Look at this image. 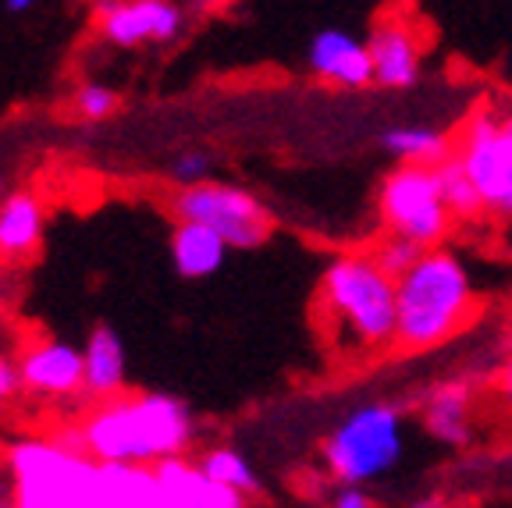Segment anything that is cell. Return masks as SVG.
<instances>
[{"instance_id": "1", "label": "cell", "mask_w": 512, "mask_h": 508, "mask_svg": "<svg viewBox=\"0 0 512 508\" xmlns=\"http://www.w3.org/2000/svg\"><path fill=\"white\" fill-rule=\"evenodd\" d=\"M320 317L331 345L349 356L399 349V292L395 274L377 253H345L320 274Z\"/></svg>"}, {"instance_id": "2", "label": "cell", "mask_w": 512, "mask_h": 508, "mask_svg": "<svg viewBox=\"0 0 512 508\" xmlns=\"http://www.w3.org/2000/svg\"><path fill=\"white\" fill-rule=\"evenodd\" d=\"M399 292V349L431 352L473 324L477 288L452 249L431 246L395 278Z\"/></svg>"}, {"instance_id": "3", "label": "cell", "mask_w": 512, "mask_h": 508, "mask_svg": "<svg viewBox=\"0 0 512 508\" xmlns=\"http://www.w3.org/2000/svg\"><path fill=\"white\" fill-rule=\"evenodd\" d=\"M89 455L100 462H153L185 455L192 445V416L171 395L111 398L86 416Z\"/></svg>"}, {"instance_id": "4", "label": "cell", "mask_w": 512, "mask_h": 508, "mask_svg": "<svg viewBox=\"0 0 512 508\" xmlns=\"http://www.w3.org/2000/svg\"><path fill=\"white\" fill-rule=\"evenodd\" d=\"M406 455V416L392 402H363L324 437L320 459L335 484H377Z\"/></svg>"}, {"instance_id": "5", "label": "cell", "mask_w": 512, "mask_h": 508, "mask_svg": "<svg viewBox=\"0 0 512 508\" xmlns=\"http://www.w3.org/2000/svg\"><path fill=\"white\" fill-rule=\"evenodd\" d=\"M11 505L100 508V462L64 452L54 437H25L8 452Z\"/></svg>"}, {"instance_id": "6", "label": "cell", "mask_w": 512, "mask_h": 508, "mask_svg": "<svg viewBox=\"0 0 512 508\" xmlns=\"http://www.w3.org/2000/svg\"><path fill=\"white\" fill-rule=\"evenodd\" d=\"M377 217L384 231L406 235L427 249L441 246L456 221L441 189L438 167L431 164H399L392 175H384L377 189Z\"/></svg>"}, {"instance_id": "7", "label": "cell", "mask_w": 512, "mask_h": 508, "mask_svg": "<svg viewBox=\"0 0 512 508\" xmlns=\"http://www.w3.org/2000/svg\"><path fill=\"white\" fill-rule=\"evenodd\" d=\"M171 214L178 221L207 224L221 235L232 249H256L271 239V210L239 185L224 182H192L182 185L171 199Z\"/></svg>"}, {"instance_id": "8", "label": "cell", "mask_w": 512, "mask_h": 508, "mask_svg": "<svg viewBox=\"0 0 512 508\" xmlns=\"http://www.w3.org/2000/svg\"><path fill=\"white\" fill-rule=\"evenodd\" d=\"M452 153L477 185L484 210L495 217H512V139L505 132V121L488 107L473 111Z\"/></svg>"}, {"instance_id": "9", "label": "cell", "mask_w": 512, "mask_h": 508, "mask_svg": "<svg viewBox=\"0 0 512 508\" xmlns=\"http://www.w3.org/2000/svg\"><path fill=\"white\" fill-rule=\"evenodd\" d=\"M104 40L118 47L168 43L182 32V8L175 0H96Z\"/></svg>"}, {"instance_id": "10", "label": "cell", "mask_w": 512, "mask_h": 508, "mask_svg": "<svg viewBox=\"0 0 512 508\" xmlns=\"http://www.w3.org/2000/svg\"><path fill=\"white\" fill-rule=\"evenodd\" d=\"M370 57H374V86L381 89H413L424 72V40L420 29L406 15H388L370 29L367 36Z\"/></svg>"}, {"instance_id": "11", "label": "cell", "mask_w": 512, "mask_h": 508, "mask_svg": "<svg viewBox=\"0 0 512 508\" xmlns=\"http://www.w3.org/2000/svg\"><path fill=\"white\" fill-rule=\"evenodd\" d=\"M306 68L338 89L374 86V57L363 40L345 29H320L306 47Z\"/></svg>"}, {"instance_id": "12", "label": "cell", "mask_w": 512, "mask_h": 508, "mask_svg": "<svg viewBox=\"0 0 512 508\" xmlns=\"http://www.w3.org/2000/svg\"><path fill=\"white\" fill-rule=\"evenodd\" d=\"M160 484V505L164 508H242L246 494L217 484L200 462H189L185 455L153 462Z\"/></svg>"}, {"instance_id": "13", "label": "cell", "mask_w": 512, "mask_h": 508, "mask_svg": "<svg viewBox=\"0 0 512 508\" xmlns=\"http://www.w3.org/2000/svg\"><path fill=\"white\" fill-rule=\"evenodd\" d=\"M473 384L466 377L438 381L420 398V427L427 437L441 441L448 448H463L473 441Z\"/></svg>"}, {"instance_id": "14", "label": "cell", "mask_w": 512, "mask_h": 508, "mask_svg": "<svg viewBox=\"0 0 512 508\" xmlns=\"http://www.w3.org/2000/svg\"><path fill=\"white\" fill-rule=\"evenodd\" d=\"M18 370H22L25 388L40 395H72L86 377V356L64 342H43L40 349L25 352Z\"/></svg>"}, {"instance_id": "15", "label": "cell", "mask_w": 512, "mask_h": 508, "mask_svg": "<svg viewBox=\"0 0 512 508\" xmlns=\"http://www.w3.org/2000/svg\"><path fill=\"white\" fill-rule=\"evenodd\" d=\"M228 242L217 235L214 228L196 221H178L175 235H171V260L182 278H210L224 267L228 260Z\"/></svg>"}, {"instance_id": "16", "label": "cell", "mask_w": 512, "mask_h": 508, "mask_svg": "<svg viewBox=\"0 0 512 508\" xmlns=\"http://www.w3.org/2000/svg\"><path fill=\"white\" fill-rule=\"evenodd\" d=\"M86 377H82V391L93 398H114L125 384V345H121L118 331L111 327H96L86 338Z\"/></svg>"}, {"instance_id": "17", "label": "cell", "mask_w": 512, "mask_h": 508, "mask_svg": "<svg viewBox=\"0 0 512 508\" xmlns=\"http://www.w3.org/2000/svg\"><path fill=\"white\" fill-rule=\"evenodd\" d=\"M43 207L32 192H15L0 203V253L25 256L40 246Z\"/></svg>"}, {"instance_id": "18", "label": "cell", "mask_w": 512, "mask_h": 508, "mask_svg": "<svg viewBox=\"0 0 512 508\" xmlns=\"http://www.w3.org/2000/svg\"><path fill=\"white\" fill-rule=\"evenodd\" d=\"M452 135L434 125H392L381 132V150L399 164H441L452 153Z\"/></svg>"}, {"instance_id": "19", "label": "cell", "mask_w": 512, "mask_h": 508, "mask_svg": "<svg viewBox=\"0 0 512 508\" xmlns=\"http://www.w3.org/2000/svg\"><path fill=\"white\" fill-rule=\"evenodd\" d=\"M200 466L207 469L217 484H224V487H232V491L246 494L249 501L264 494V480H260V473H256V469L249 466L246 455L235 452V448H210V452H203Z\"/></svg>"}, {"instance_id": "20", "label": "cell", "mask_w": 512, "mask_h": 508, "mask_svg": "<svg viewBox=\"0 0 512 508\" xmlns=\"http://www.w3.org/2000/svg\"><path fill=\"white\" fill-rule=\"evenodd\" d=\"M452 150H456V146H452ZM434 167H438L441 189H445V199H448V207H452V214H456V221H477L480 214H488L477 185H473L470 175L459 167L456 153H448V157Z\"/></svg>"}, {"instance_id": "21", "label": "cell", "mask_w": 512, "mask_h": 508, "mask_svg": "<svg viewBox=\"0 0 512 508\" xmlns=\"http://www.w3.org/2000/svg\"><path fill=\"white\" fill-rule=\"evenodd\" d=\"M424 249L427 246H420V242L406 239V235H392V231H384L381 246H377L374 253H377V260H381L384 267H388L395 274V278H399L402 270L413 267V263L420 260V256H424Z\"/></svg>"}, {"instance_id": "22", "label": "cell", "mask_w": 512, "mask_h": 508, "mask_svg": "<svg viewBox=\"0 0 512 508\" xmlns=\"http://www.w3.org/2000/svg\"><path fill=\"white\" fill-rule=\"evenodd\" d=\"M75 111L86 121H104L118 111V93L100 86V82H89V86H82L79 96H75Z\"/></svg>"}, {"instance_id": "23", "label": "cell", "mask_w": 512, "mask_h": 508, "mask_svg": "<svg viewBox=\"0 0 512 508\" xmlns=\"http://www.w3.org/2000/svg\"><path fill=\"white\" fill-rule=\"evenodd\" d=\"M210 175V153L207 150H185L171 160V178L178 185H192V182H203Z\"/></svg>"}, {"instance_id": "24", "label": "cell", "mask_w": 512, "mask_h": 508, "mask_svg": "<svg viewBox=\"0 0 512 508\" xmlns=\"http://www.w3.org/2000/svg\"><path fill=\"white\" fill-rule=\"evenodd\" d=\"M335 508H370L374 505V498H370V491L363 484H335Z\"/></svg>"}, {"instance_id": "25", "label": "cell", "mask_w": 512, "mask_h": 508, "mask_svg": "<svg viewBox=\"0 0 512 508\" xmlns=\"http://www.w3.org/2000/svg\"><path fill=\"white\" fill-rule=\"evenodd\" d=\"M18 388H22V370L8 356H0V402H8Z\"/></svg>"}, {"instance_id": "26", "label": "cell", "mask_w": 512, "mask_h": 508, "mask_svg": "<svg viewBox=\"0 0 512 508\" xmlns=\"http://www.w3.org/2000/svg\"><path fill=\"white\" fill-rule=\"evenodd\" d=\"M54 441L64 448V452L89 455V445H86V430H82V427H61V430H54Z\"/></svg>"}, {"instance_id": "27", "label": "cell", "mask_w": 512, "mask_h": 508, "mask_svg": "<svg viewBox=\"0 0 512 508\" xmlns=\"http://www.w3.org/2000/svg\"><path fill=\"white\" fill-rule=\"evenodd\" d=\"M498 398H502V405L512 413V349L509 359L502 363V370H498Z\"/></svg>"}, {"instance_id": "28", "label": "cell", "mask_w": 512, "mask_h": 508, "mask_svg": "<svg viewBox=\"0 0 512 508\" xmlns=\"http://www.w3.org/2000/svg\"><path fill=\"white\" fill-rule=\"evenodd\" d=\"M40 4L43 0H4V11H8V15H29V11H36Z\"/></svg>"}, {"instance_id": "29", "label": "cell", "mask_w": 512, "mask_h": 508, "mask_svg": "<svg viewBox=\"0 0 512 508\" xmlns=\"http://www.w3.org/2000/svg\"><path fill=\"white\" fill-rule=\"evenodd\" d=\"M11 501V469L8 462H0V505H8Z\"/></svg>"}, {"instance_id": "30", "label": "cell", "mask_w": 512, "mask_h": 508, "mask_svg": "<svg viewBox=\"0 0 512 508\" xmlns=\"http://www.w3.org/2000/svg\"><path fill=\"white\" fill-rule=\"evenodd\" d=\"M502 121H505V132H509V139H512V114H505Z\"/></svg>"}, {"instance_id": "31", "label": "cell", "mask_w": 512, "mask_h": 508, "mask_svg": "<svg viewBox=\"0 0 512 508\" xmlns=\"http://www.w3.org/2000/svg\"><path fill=\"white\" fill-rule=\"evenodd\" d=\"M509 349H512V327H509Z\"/></svg>"}]
</instances>
